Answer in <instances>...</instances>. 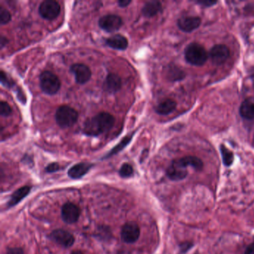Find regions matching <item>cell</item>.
I'll return each mask as SVG.
<instances>
[{"label":"cell","instance_id":"6da1fadb","mask_svg":"<svg viewBox=\"0 0 254 254\" xmlns=\"http://www.w3.org/2000/svg\"><path fill=\"white\" fill-rule=\"evenodd\" d=\"M115 119L109 113L102 112L88 119L84 124L83 133L89 137H97L108 132L113 126Z\"/></svg>","mask_w":254,"mask_h":254},{"label":"cell","instance_id":"7a4b0ae2","mask_svg":"<svg viewBox=\"0 0 254 254\" xmlns=\"http://www.w3.org/2000/svg\"><path fill=\"white\" fill-rule=\"evenodd\" d=\"M79 113L76 110L67 105H62L56 113V120L59 127L67 128L77 122Z\"/></svg>","mask_w":254,"mask_h":254},{"label":"cell","instance_id":"3957f363","mask_svg":"<svg viewBox=\"0 0 254 254\" xmlns=\"http://www.w3.org/2000/svg\"><path fill=\"white\" fill-rule=\"evenodd\" d=\"M185 57L190 64L202 66L206 63L208 54L205 49L198 43H190L185 50Z\"/></svg>","mask_w":254,"mask_h":254},{"label":"cell","instance_id":"277c9868","mask_svg":"<svg viewBox=\"0 0 254 254\" xmlns=\"http://www.w3.org/2000/svg\"><path fill=\"white\" fill-rule=\"evenodd\" d=\"M40 86L42 91L47 95H55L60 88V82L54 73L44 71L40 76Z\"/></svg>","mask_w":254,"mask_h":254},{"label":"cell","instance_id":"5b68a950","mask_svg":"<svg viewBox=\"0 0 254 254\" xmlns=\"http://www.w3.org/2000/svg\"><path fill=\"white\" fill-rule=\"evenodd\" d=\"M38 11L42 18L53 20L60 14V5L54 0H45L40 3Z\"/></svg>","mask_w":254,"mask_h":254},{"label":"cell","instance_id":"8992f818","mask_svg":"<svg viewBox=\"0 0 254 254\" xmlns=\"http://www.w3.org/2000/svg\"><path fill=\"white\" fill-rule=\"evenodd\" d=\"M141 236V228L134 222L125 223L121 230V238L125 243L132 244L137 242Z\"/></svg>","mask_w":254,"mask_h":254},{"label":"cell","instance_id":"52a82bcc","mask_svg":"<svg viewBox=\"0 0 254 254\" xmlns=\"http://www.w3.org/2000/svg\"><path fill=\"white\" fill-rule=\"evenodd\" d=\"M123 24L122 18L115 14H108L101 17L99 26L102 30L107 32H114L118 31Z\"/></svg>","mask_w":254,"mask_h":254},{"label":"cell","instance_id":"ba28073f","mask_svg":"<svg viewBox=\"0 0 254 254\" xmlns=\"http://www.w3.org/2000/svg\"><path fill=\"white\" fill-rule=\"evenodd\" d=\"M187 167L183 164L181 158L174 160L167 169V176L170 180L179 181L183 180L188 174Z\"/></svg>","mask_w":254,"mask_h":254},{"label":"cell","instance_id":"9c48e42d","mask_svg":"<svg viewBox=\"0 0 254 254\" xmlns=\"http://www.w3.org/2000/svg\"><path fill=\"white\" fill-rule=\"evenodd\" d=\"M80 215V208L75 203L67 202L62 206L61 217L65 223L69 225L76 223L79 221Z\"/></svg>","mask_w":254,"mask_h":254},{"label":"cell","instance_id":"30bf717a","mask_svg":"<svg viewBox=\"0 0 254 254\" xmlns=\"http://www.w3.org/2000/svg\"><path fill=\"white\" fill-rule=\"evenodd\" d=\"M52 240L63 248H70L75 243V237L69 231L63 229H55L50 234Z\"/></svg>","mask_w":254,"mask_h":254},{"label":"cell","instance_id":"8fae6325","mask_svg":"<svg viewBox=\"0 0 254 254\" xmlns=\"http://www.w3.org/2000/svg\"><path fill=\"white\" fill-rule=\"evenodd\" d=\"M70 72L74 75L76 82L79 85H85L89 82L92 76L90 69L83 63H75L72 65Z\"/></svg>","mask_w":254,"mask_h":254},{"label":"cell","instance_id":"7c38bea8","mask_svg":"<svg viewBox=\"0 0 254 254\" xmlns=\"http://www.w3.org/2000/svg\"><path fill=\"white\" fill-rule=\"evenodd\" d=\"M210 56L215 64H223L229 57V49L225 45H216L210 50Z\"/></svg>","mask_w":254,"mask_h":254},{"label":"cell","instance_id":"4fadbf2b","mask_svg":"<svg viewBox=\"0 0 254 254\" xmlns=\"http://www.w3.org/2000/svg\"><path fill=\"white\" fill-rule=\"evenodd\" d=\"M201 24V20L198 17H183L177 20V26L184 32H192L197 29Z\"/></svg>","mask_w":254,"mask_h":254},{"label":"cell","instance_id":"5bb4252c","mask_svg":"<svg viewBox=\"0 0 254 254\" xmlns=\"http://www.w3.org/2000/svg\"><path fill=\"white\" fill-rule=\"evenodd\" d=\"M122 87V79L114 73H110L107 76L103 84V89L109 93H115Z\"/></svg>","mask_w":254,"mask_h":254},{"label":"cell","instance_id":"9a60e30c","mask_svg":"<svg viewBox=\"0 0 254 254\" xmlns=\"http://www.w3.org/2000/svg\"><path fill=\"white\" fill-rule=\"evenodd\" d=\"M93 167V164L89 163H79L72 167L68 171V176L72 179H80Z\"/></svg>","mask_w":254,"mask_h":254},{"label":"cell","instance_id":"2e32d148","mask_svg":"<svg viewBox=\"0 0 254 254\" xmlns=\"http://www.w3.org/2000/svg\"><path fill=\"white\" fill-rule=\"evenodd\" d=\"M106 43L114 50H125L128 46V40L122 34H115L107 39Z\"/></svg>","mask_w":254,"mask_h":254},{"label":"cell","instance_id":"e0dca14e","mask_svg":"<svg viewBox=\"0 0 254 254\" xmlns=\"http://www.w3.org/2000/svg\"><path fill=\"white\" fill-rule=\"evenodd\" d=\"M31 187L29 186H24V187H20L18 190H16L12 196H11V198L8 200V207H12V206H16L17 203H20L23 199L25 198L28 196L31 192Z\"/></svg>","mask_w":254,"mask_h":254},{"label":"cell","instance_id":"ac0fdd59","mask_svg":"<svg viewBox=\"0 0 254 254\" xmlns=\"http://www.w3.org/2000/svg\"><path fill=\"white\" fill-rule=\"evenodd\" d=\"M163 7L159 1H149L144 5L142 13L145 17H152L161 12Z\"/></svg>","mask_w":254,"mask_h":254},{"label":"cell","instance_id":"d6986e66","mask_svg":"<svg viewBox=\"0 0 254 254\" xmlns=\"http://www.w3.org/2000/svg\"><path fill=\"white\" fill-rule=\"evenodd\" d=\"M241 116L245 119L251 120L254 119V100L246 99L242 102L239 109Z\"/></svg>","mask_w":254,"mask_h":254},{"label":"cell","instance_id":"ffe728a7","mask_svg":"<svg viewBox=\"0 0 254 254\" xmlns=\"http://www.w3.org/2000/svg\"><path fill=\"white\" fill-rule=\"evenodd\" d=\"M177 104L172 99H166L156 106L155 111L159 115H168L175 110Z\"/></svg>","mask_w":254,"mask_h":254},{"label":"cell","instance_id":"44dd1931","mask_svg":"<svg viewBox=\"0 0 254 254\" xmlns=\"http://www.w3.org/2000/svg\"><path fill=\"white\" fill-rule=\"evenodd\" d=\"M134 134H135V132L124 137L122 141H121L117 145H115L114 148H113L102 159L105 160V159L110 158V157H112V156L115 155V154H117L118 153L122 151V150L131 142V141H132L133 137H134Z\"/></svg>","mask_w":254,"mask_h":254},{"label":"cell","instance_id":"7402d4cb","mask_svg":"<svg viewBox=\"0 0 254 254\" xmlns=\"http://www.w3.org/2000/svg\"><path fill=\"white\" fill-rule=\"evenodd\" d=\"M181 160L187 167H192L197 171H200L203 169V162L198 157H194V156H187V157L181 158Z\"/></svg>","mask_w":254,"mask_h":254},{"label":"cell","instance_id":"603a6c76","mask_svg":"<svg viewBox=\"0 0 254 254\" xmlns=\"http://www.w3.org/2000/svg\"><path fill=\"white\" fill-rule=\"evenodd\" d=\"M221 153H222V159H223V163L226 167H229L232 165L234 160V156L233 152L229 151L225 145H222L220 146Z\"/></svg>","mask_w":254,"mask_h":254},{"label":"cell","instance_id":"cb8c5ba5","mask_svg":"<svg viewBox=\"0 0 254 254\" xmlns=\"http://www.w3.org/2000/svg\"><path fill=\"white\" fill-rule=\"evenodd\" d=\"M168 78L169 80L175 82V81L181 80L184 78L185 75L182 70L177 67V66H170L168 72Z\"/></svg>","mask_w":254,"mask_h":254},{"label":"cell","instance_id":"d4e9b609","mask_svg":"<svg viewBox=\"0 0 254 254\" xmlns=\"http://www.w3.org/2000/svg\"><path fill=\"white\" fill-rule=\"evenodd\" d=\"M119 175L123 178L132 177L134 174V169L129 164H124L119 169Z\"/></svg>","mask_w":254,"mask_h":254},{"label":"cell","instance_id":"484cf974","mask_svg":"<svg viewBox=\"0 0 254 254\" xmlns=\"http://www.w3.org/2000/svg\"><path fill=\"white\" fill-rule=\"evenodd\" d=\"M11 20V14L8 10L2 6H0V23L2 25H5Z\"/></svg>","mask_w":254,"mask_h":254},{"label":"cell","instance_id":"4316f807","mask_svg":"<svg viewBox=\"0 0 254 254\" xmlns=\"http://www.w3.org/2000/svg\"><path fill=\"white\" fill-rule=\"evenodd\" d=\"M0 78H1V83H2L4 86L8 88V89H14L15 83H14L12 79L8 77V76L4 73V71H1Z\"/></svg>","mask_w":254,"mask_h":254},{"label":"cell","instance_id":"83f0119b","mask_svg":"<svg viewBox=\"0 0 254 254\" xmlns=\"http://www.w3.org/2000/svg\"><path fill=\"white\" fill-rule=\"evenodd\" d=\"M12 113V109L11 106L8 105V102L2 101L0 103V113L2 116H8Z\"/></svg>","mask_w":254,"mask_h":254},{"label":"cell","instance_id":"f1b7e54d","mask_svg":"<svg viewBox=\"0 0 254 254\" xmlns=\"http://www.w3.org/2000/svg\"><path fill=\"white\" fill-rule=\"evenodd\" d=\"M60 170V165L57 163H52L46 167V171L48 173H54Z\"/></svg>","mask_w":254,"mask_h":254},{"label":"cell","instance_id":"f546056e","mask_svg":"<svg viewBox=\"0 0 254 254\" xmlns=\"http://www.w3.org/2000/svg\"><path fill=\"white\" fill-rule=\"evenodd\" d=\"M197 3L202 5V6L210 7L217 3V2L216 1H210V0H203V1H197Z\"/></svg>","mask_w":254,"mask_h":254},{"label":"cell","instance_id":"4dcf8cb0","mask_svg":"<svg viewBox=\"0 0 254 254\" xmlns=\"http://www.w3.org/2000/svg\"><path fill=\"white\" fill-rule=\"evenodd\" d=\"M6 254H24L23 250L20 248H11L7 250Z\"/></svg>","mask_w":254,"mask_h":254},{"label":"cell","instance_id":"1f68e13d","mask_svg":"<svg viewBox=\"0 0 254 254\" xmlns=\"http://www.w3.org/2000/svg\"><path fill=\"white\" fill-rule=\"evenodd\" d=\"M131 0H120L118 2V5L120 8H125L128 6L129 4H131Z\"/></svg>","mask_w":254,"mask_h":254},{"label":"cell","instance_id":"d6a6232c","mask_svg":"<svg viewBox=\"0 0 254 254\" xmlns=\"http://www.w3.org/2000/svg\"><path fill=\"white\" fill-rule=\"evenodd\" d=\"M245 254H254V243L251 244L247 248Z\"/></svg>","mask_w":254,"mask_h":254},{"label":"cell","instance_id":"836d02e7","mask_svg":"<svg viewBox=\"0 0 254 254\" xmlns=\"http://www.w3.org/2000/svg\"><path fill=\"white\" fill-rule=\"evenodd\" d=\"M7 43H8V40H7L6 37H4V36H1V38H0V46H1V49H3L4 46L6 45Z\"/></svg>","mask_w":254,"mask_h":254},{"label":"cell","instance_id":"e575fe53","mask_svg":"<svg viewBox=\"0 0 254 254\" xmlns=\"http://www.w3.org/2000/svg\"><path fill=\"white\" fill-rule=\"evenodd\" d=\"M191 247H192L191 244H190V243L183 244V245H182L181 249H182V251H184V252H185V251H188V249H190V248H191Z\"/></svg>","mask_w":254,"mask_h":254},{"label":"cell","instance_id":"d590c367","mask_svg":"<svg viewBox=\"0 0 254 254\" xmlns=\"http://www.w3.org/2000/svg\"><path fill=\"white\" fill-rule=\"evenodd\" d=\"M116 254H131V252L127 251V250H120V251H118Z\"/></svg>","mask_w":254,"mask_h":254},{"label":"cell","instance_id":"8d00e7d4","mask_svg":"<svg viewBox=\"0 0 254 254\" xmlns=\"http://www.w3.org/2000/svg\"><path fill=\"white\" fill-rule=\"evenodd\" d=\"M70 254H84L81 251H74Z\"/></svg>","mask_w":254,"mask_h":254}]
</instances>
